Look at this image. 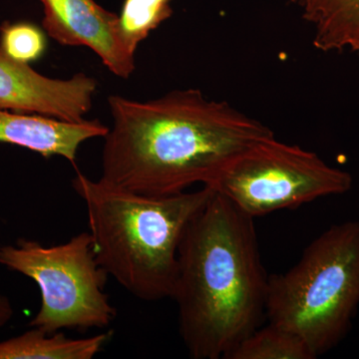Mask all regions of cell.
Segmentation results:
<instances>
[{
  "mask_svg": "<svg viewBox=\"0 0 359 359\" xmlns=\"http://www.w3.org/2000/svg\"><path fill=\"white\" fill-rule=\"evenodd\" d=\"M112 128L104 142L101 180L148 196L208 186L231 160L273 138L263 123L198 89L153 100L108 98Z\"/></svg>",
  "mask_w": 359,
  "mask_h": 359,
  "instance_id": "obj_1",
  "label": "cell"
},
{
  "mask_svg": "<svg viewBox=\"0 0 359 359\" xmlns=\"http://www.w3.org/2000/svg\"><path fill=\"white\" fill-rule=\"evenodd\" d=\"M268 287L255 219L214 190L179 249L172 299L189 355L226 358L261 325Z\"/></svg>",
  "mask_w": 359,
  "mask_h": 359,
  "instance_id": "obj_2",
  "label": "cell"
},
{
  "mask_svg": "<svg viewBox=\"0 0 359 359\" xmlns=\"http://www.w3.org/2000/svg\"><path fill=\"white\" fill-rule=\"evenodd\" d=\"M72 187L83 200L97 263L137 299H172L180 245L189 224L211 199L209 186L194 192L148 196L77 171Z\"/></svg>",
  "mask_w": 359,
  "mask_h": 359,
  "instance_id": "obj_3",
  "label": "cell"
},
{
  "mask_svg": "<svg viewBox=\"0 0 359 359\" xmlns=\"http://www.w3.org/2000/svg\"><path fill=\"white\" fill-rule=\"evenodd\" d=\"M359 308V221L314 238L289 271L269 276L266 316L302 337L316 358L351 330Z\"/></svg>",
  "mask_w": 359,
  "mask_h": 359,
  "instance_id": "obj_4",
  "label": "cell"
},
{
  "mask_svg": "<svg viewBox=\"0 0 359 359\" xmlns=\"http://www.w3.org/2000/svg\"><path fill=\"white\" fill-rule=\"evenodd\" d=\"M0 264L39 285L41 306L30 327L54 334L107 327L116 318L105 292L108 273L97 263L90 233L50 247L20 240L18 247L0 248Z\"/></svg>",
  "mask_w": 359,
  "mask_h": 359,
  "instance_id": "obj_5",
  "label": "cell"
},
{
  "mask_svg": "<svg viewBox=\"0 0 359 359\" xmlns=\"http://www.w3.org/2000/svg\"><path fill=\"white\" fill-rule=\"evenodd\" d=\"M353 177L320 156L276 137L231 160L209 187L252 218L295 209L353 188Z\"/></svg>",
  "mask_w": 359,
  "mask_h": 359,
  "instance_id": "obj_6",
  "label": "cell"
},
{
  "mask_svg": "<svg viewBox=\"0 0 359 359\" xmlns=\"http://www.w3.org/2000/svg\"><path fill=\"white\" fill-rule=\"evenodd\" d=\"M97 82L84 73L53 79L13 60L0 48V108L67 122L83 121L91 110Z\"/></svg>",
  "mask_w": 359,
  "mask_h": 359,
  "instance_id": "obj_7",
  "label": "cell"
},
{
  "mask_svg": "<svg viewBox=\"0 0 359 359\" xmlns=\"http://www.w3.org/2000/svg\"><path fill=\"white\" fill-rule=\"evenodd\" d=\"M42 25L49 36L66 46H86L116 76L127 79L135 70V55L120 39L117 14L94 0H40Z\"/></svg>",
  "mask_w": 359,
  "mask_h": 359,
  "instance_id": "obj_8",
  "label": "cell"
},
{
  "mask_svg": "<svg viewBox=\"0 0 359 359\" xmlns=\"http://www.w3.org/2000/svg\"><path fill=\"white\" fill-rule=\"evenodd\" d=\"M108 131L109 128L99 120L67 122L0 108V142L29 149L44 158L60 156L72 164L82 143L105 137Z\"/></svg>",
  "mask_w": 359,
  "mask_h": 359,
  "instance_id": "obj_9",
  "label": "cell"
},
{
  "mask_svg": "<svg viewBox=\"0 0 359 359\" xmlns=\"http://www.w3.org/2000/svg\"><path fill=\"white\" fill-rule=\"evenodd\" d=\"M313 30L320 51L359 52V0H290Z\"/></svg>",
  "mask_w": 359,
  "mask_h": 359,
  "instance_id": "obj_10",
  "label": "cell"
},
{
  "mask_svg": "<svg viewBox=\"0 0 359 359\" xmlns=\"http://www.w3.org/2000/svg\"><path fill=\"white\" fill-rule=\"evenodd\" d=\"M110 334L70 339L63 332L48 334L40 328L0 342V359H91L102 351Z\"/></svg>",
  "mask_w": 359,
  "mask_h": 359,
  "instance_id": "obj_11",
  "label": "cell"
},
{
  "mask_svg": "<svg viewBox=\"0 0 359 359\" xmlns=\"http://www.w3.org/2000/svg\"><path fill=\"white\" fill-rule=\"evenodd\" d=\"M308 344L299 335L287 328L269 323L257 327L224 359H314Z\"/></svg>",
  "mask_w": 359,
  "mask_h": 359,
  "instance_id": "obj_12",
  "label": "cell"
},
{
  "mask_svg": "<svg viewBox=\"0 0 359 359\" xmlns=\"http://www.w3.org/2000/svg\"><path fill=\"white\" fill-rule=\"evenodd\" d=\"M172 0H124L118 15L120 39L130 53L173 13Z\"/></svg>",
  "mask_w": 359,
  "mask_h": 359,
  "instance_id": "obj_13",
  "label": "cell"
},
{
  "mask_svg": "<svg viewBox=\"0 0 359 359\" xmlns=\"http://www.w3.org/2000/svg\"><path fill=\"white\" fill-rule=\"evenodd\" d=\"M0 48L13 60L29 63L41 57L46 49V39L32 23H6L1 27Z\"/></svg>",
  "mask_w": 359,
  "mask_h": 359,
  "instance_id": "obj_14",
  "label": "cell"
},
{
  "mask_svg": "<svg viewBox=\"0 0 359 359\" xmlns=\"http://www.w3.org/2000/svg\"><path fill=\"white\" fill-rule=\"evenodd\" d=\"M13 311L6 297H0V327H4L11 320Z\"/></svg>",
  "mask_w": 359,
  "mask_h": 359,
  "instance_id": "obj_15",
  "label": "cell"
}]
</instances>
